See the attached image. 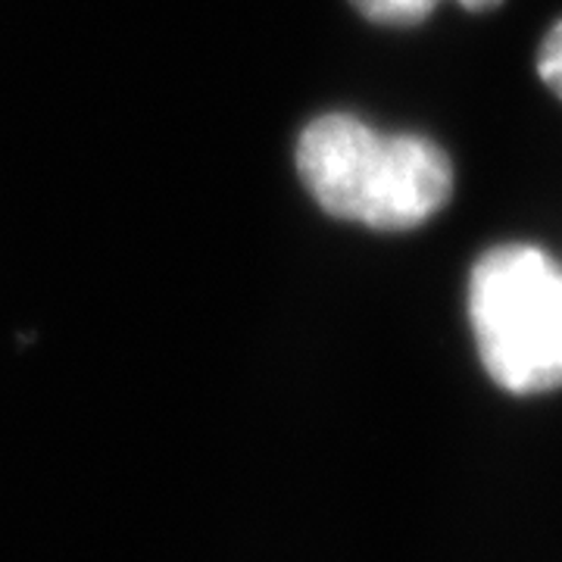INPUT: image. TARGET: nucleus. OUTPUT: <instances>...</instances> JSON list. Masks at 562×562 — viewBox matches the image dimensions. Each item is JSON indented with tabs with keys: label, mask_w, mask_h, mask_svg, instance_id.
Instances as JSON below:
<instances>
[{
	"label": "nucleus",
	"mask_w": 562,
	"mask_h": 562,
	"mask_svg": "<svg viewBox=\"0 0 562 562\" xmlns=\"http://www.w3.org/2000/svg\"><path fill=\"white\" fill-rule=\"evenodd\" d=\"M297 172L328 216L403 232L441 213L453 162L431 138L382 135L350 113H325L301 132Z\"/></svg>",
	"instance_id": "obj_1"
},
{
	"label": "nucleus",
	"mask_w": 562,
	"mask_h": 562,
	"mask_svg": "<svg viewBox=\"0 0 562 562\" xmlns=\"http://www.w3.org/2000/svg\"><path fill=\"white\" fill-rule=\"evenodd\" d=\"M469 319L479 357L509 394L562 387V266L528 244H503L475 262Z\"/></svg>",
	"instance_id": "obj_2"
},
{
	"label": "nucleus",
	"mask_w": 562,
	"mask_h": 562,
	"mask_svg": "<svg viewBox=\"0 0 562 562\" xmlns=\"http://www.w3.org/2000/svg\"><path fill=\"white\" fill-rule=\"evenodd\" d=\"M366 20L382 22V25H416L422 22L441 0H350Z\"/></svg>",
	"instance_id": "obj_3"
},
{
	"label": "nucleus",
	"mask_w": 562,
	"mask_h": 562,
	"mask_svg": "<svg viewBox=\"0 0 562 562\" xmlns=\"http://www.w3.org/2000/svg\"><path fill=\"white\" fill-rule=\"evenodd\" d=\"M538 76L557 98H562V20L543 35L538 47Z\"/></svg>",
	"instance_id": "obj_4"
},
{
	"label": "nucleus",
	"mask_w": 562,
	"mask_h": 562,
	"mask_svg": "<svg viewBox=\"0 0 562 562\" xmlns=\"http://www.w3.org/2000/svg\"><path fill=\"white\" fill-rule=\"evenodd\" d=\"M460 7H465L469 13H487V10H494V7H501L503 0H457Z\"/></svg>",
	"instance_id": "obj_5"
}]
</instances>
